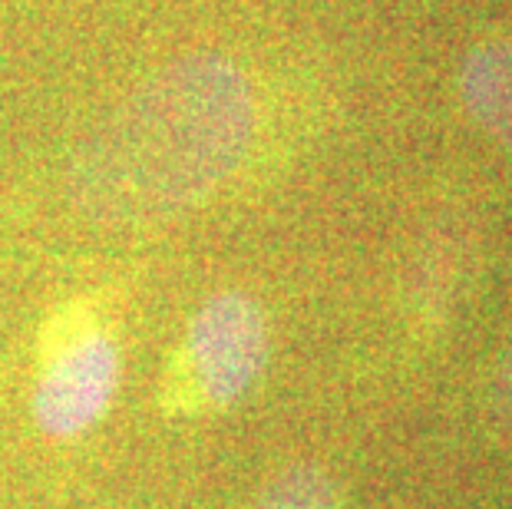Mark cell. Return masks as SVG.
Listing matches in <instances>:
<instances>
[{
  "mask_svg": "<svg viewBox=\"0 0 512 509\" xmlns=\"http://www.w3.org/2000/svg\"><path fill=\"white\" fill-rule=\"evenodd\" d=\"M255 123L252 83L232 60H172L83 139L70 166L73 199L103 225L189 212L238 169Z\"/></svg>",
  "mask_w": 512,
  "mask_h": 509,
  "instance_id": "6da1fadb",
  "label": "cell"
},
{
  "mask_svg": "<svg viewBox=\"0 0 512 509\" xmlns=\"http://www.w3.org/2000/svg\"><path fill=\"white\" fill-rule=\"evenodd\" d=\"M268 318L255 298L219 291L192 314L172 374L182 410H222L255 387L268 364Z\"/></svg>",
  "mask_w": 512,
  "mask_h": 509,
  "instance_id": "7a4b0ae2",
  "label": "cell"
},
{
  "mask_svg": "<svg viewBox=\"0 0 512 509\" xmlns=\"http://www.w3.org/2000/svg\"><path fill=\"white\" fill-rule=\"evenodd\" d=\"M119 371L123 361L110 331L90 321L57 324L34 387L37 427L60 440L93 430L113 404Z\"/></svg>",
  "mask_w": 512,
  "mask_h": 509,
  "instance_id": "3957f363",
  "label": "cell"
},
{
  "mask_svg": "<svg viewBox=\"0 0 512 509\" xmlns=\"http://www.w3.org/2000/svg\"><path fill=\"white\" fill-rule=\"evenodd\" d=\"M460 93L476 126L512 149V40H483L466 53Z\"/></svg>",
  "mask_w": 512,
  "mask_h": 509,
  "instance_id": "277c9868",
  "label": "cell"
},
{
  "mask_svg": "<svg viewBox=\"0 0 512 509\" xmlns=\"http://www.w3.org/2000/svg\"><path fill=\"white\" fill-rule=\"evenodd\" d=\"M258 509H337V486L321 467L298 463L268 486Z\"/></svg>",
  "mask_w": 512,
  "mask_h": 509,
  "instance_id": "5b68a950",
  "label": "cell"
},
{
  "mask_svg": "<svg viewBox=\"0 0 512 509\" xmlns=\"http://www.w3.org/2000/svg\"><path fill=\"white\" fill-rule=\"evenodd\" d=\"M493 410H496L499 424L512 430V341L503 351V361H499L496 377H493Z\"/></svg>",
  "mask_w": 512,
  "mask_h": 509,
  "instance_id": "8992f818",
  "label": "cell"
}]
</instances>
